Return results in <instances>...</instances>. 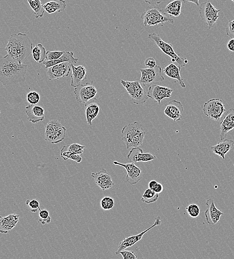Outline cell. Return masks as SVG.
<instances>
[{"mask_svg": "<svg viewBox=\"0 0 234 259\" xmlns=\"http://www.w3.org/2000/svg\"><path fill=\"white\" fill-rule=\"evenodd\" d=\"M0 114H1V111H0Z\"/></svg>", "mask_w": 234, "mask_h": 259, "instance_id": "f907efd6", "label": "cell"}, {"mask_svg": "<svg viewBox=\"0 0 234 259\" xmlns=\"http://www.w3.org/2000/svg\"><path fill=\"white\" fill-rule=\"evenodd\" d=\"M161 218L160 216H158L156 218V220L153 225L149 229L145 231L144 232L140 233V234L133 235L130 237H128L126 238H124L122 241L119 243L118 246V250L115 252L116 255H119V253L123 250H125L128 248H130L133 245H135L143 238V236L148 232L151 231L153 228H155L156 226H159L161 224Z\"/></svg>", "mask_w": 234, "mask_h": 259, "instance_id": "5bb4252c", "label": "cell"}, {"mask_svg": "<svg viewBox=\"0 0 234 259\" xmlns=\"http://www.w3.org/2000/svg\"><path fill=\"white\" fill-rule=\"evenodd\" d=\"M26 204L33 213H36L41 209L40 204L36 199L27 200Z\"/></svg>", "mask_w": 234, "mask_h": 259, "instance_id": "f35d334b", "label": "cell"}, {"mask_svg": "<svg viewBox=\"0 0 234 259\" xmlns=\"http://www.w3.org/2000/svg\"><path fill=\"white\" fill-rule=\"evenodd\" d=\"M159 198V194L156 192L153 189H146L143 194L141 201L147 204L156 203Z\"/></svg>", "mask_w": 234, "mask_h": 259, "instance_id": "1f68e13d", "label": "cell"}, {"mask_svg": "<svg viewBox=\"0 0 234 259\" xmlns=\"http://www.w3.org/2000/svg\"><path fill=\"white\" fill-rule=\"evenodd\" d=\"M146 133L141 124L135 122L125 125L121 131V138L127 149L142 146Z\"/></svg>", "mask_w": 234, "mask_h": 259, "instance_id": "3957f363", "label": "cell"}, {"mask_svg": "<svg viewBox=\"0 0 234 259\" xmlns=\"http://www.w3.org/2000/svg\"><path fill=\"white\" fill-rule=\"evenodd\" d=\"M25 112L28 120L32 123L36 124L45 119V109L41 106L30 104L26 107Z\"/></svg>", "mask_w": 234, "mask_h": 259, "instance_id": "ac0fdd59", "label": "cell"}, {"mask_svg": "<svg viewBox=\"0 0 234 259\" xmlns=\"http://www.w3.org/2000/svg\"><path fill=\"white\" fill-rule=\"evenodd\" d=\"M173 91L170 88L154 84L149 87L147 94L149 99L159 105L164 99H170Z\"/></svg>", "mask_w": 234, "mask_h": 259, "instance_id": "7c38bea8", "label": "cell"}, {"mask_svg": "<svg viewBox=\"0 0 234 259\" xmlns=\"http://www.w3.org/2000/svg\"><path fill=\"white\" fill-rule=\"evenodd\" d=\"M148 38L154 41L158 48L166 55L170 57L173 62H176L179 67L182 69L185 67L188 63L187 58H184L178 55L175 52L173 46L163 41L159 35L153 32L148 35Z\"/></svg>", "mask_w": 234, "mask_h": 259, "instance_id": "5b68a950", "label": "cell"}, {"mask_svg": "<svg viewBox=\"0 0 234 259\" xmlns=\"http://www.w3.org/2000/svg\"><path fill=\"white\" fill-rule=\"evenodd\" d=\"M61 156L65 160L70 159L77 162L78 163H81L82 160V158L80 155L72 152L65 151L63 148L61 150Z\"/></svg>", "mask_w": 234, "mask_h": 259, "instance_id": "d6a6232c", "label": "cell"}, {"mask_svg": "<svg viewBox=\"0 0 234 259\" xmlns=\"http://www.w3.org/2000/svg\"><path fill=\"white\" fill-rule=\"evenodd\" d=\"M128 158L131 163L138 162H149L156 158V156L151 153H144L139 147L132 148L128 155Z\"/></svg>", "mask_w": 234, "mask_h": 259, "instance_id": "44dd1931", "label": "cell"}, {"mask_svg": "<svg viewBox=\"0 0 234 259\" xmlns=\"http://www.w3.org/2000/svg\"><path fill=\"white\" fill-rule=\"evenodd\" d=\"M182 0H174L167 4L162 11L167 15L178 17L182 13Z\"/></svg>", "mask_w": 234, "mask_h": 259, "instance_id": "f1b7e54d", "label": "cell"}, {"mask_svg": "<svg viewBox=\"0 0 234 259\" xmlns=\"http://www.w3.org/2000/svg\"><path fill=\"white\" fill-rule=\"evenodd\" d=\"M182 1L184 3H192L195 4L197 6H199V0H182Z\"/></svg>", "mask_w": 234, "mask_h": 259, "instance_id": "7dc6e473", "label": "cell"}, {"mask_svg": "<svg viewBox=\"0 0 234 259\" xmlns=\"http://www.w3.org/2000/svg\"><path fill=\"white\" fill-rule=\"evenodd\" d=\"M206 205L208 207V209L205 212L206 220L208 224L214 225L220 221L221 216L224 213L216 207L212 199L208 200Z\"/></svg>", "mask_w": 234, "mask_h": 259, "instance_id": "d6986e66", "label": "cell"}, {"mask_svg": "<svg viewBox=\"0 0 234 259\" xmlns=\"http://www.w3.org/2000/svg\"><path fill=\"white\" fill-rule=\"evenodd\" d=\"M140 72L141 78L140 81L144 86L150 87L164 79L161 74V68L157 65L153 69H141Z\"/></svg>", "mask_w": 234, "mask_h": 259, "instance_id": "30bf717a", "label": "cell"}, {"mask_svg": "<svg viewBox=\"0 0 234 259\" xmlns=\"http://www.w3.org/2000/svg\"><path fill=\"white\" fill-rule=\"evenodd\" d=\"M124 259H136L138 255L133 251L122 250L120 253Z\"/></svg>", "mask_w": 234, "mask_h": 259, "instance_id": "60d3db41", "label": "cell"}, {"mask_svg": "<svg viewBox=\"0 0 234 259\" xmlns=\"http://www.w3.org/2000/svg\"><path fill=\"white\" fill-rule=\"evenodd\" d=\"M145 63L148 69H153L156 66V62L155 59L152 57L147 58L145 60Z\"/></svg>", "mask_w": 234, "mask_h": 259, "instance_id": "7bdbcfd3", "label": "cell"}, {"mask_svg": "<svg viewBox=\"0 0 234 259\" xmlns=\"http://www.w3.org/2000/svg\"><path fill=\"white\" fill-rule=\"evenodd\" d=\"M122 85L130 96L132 103L135 104H143L148 100V97L139 79L134 81L121 80Z\"/></svg>", "mask_w": 234, "mask_h": 259, "instance_id": "8992f818", "label": "cell"}, {"mask_svg": "<svg viewBox=\"0 0 234 259\" xmlns=\"http://www.w3.org/2000/svg\"><path fill=\"white\" fill-rule=\"evenodd\" d=\"M184 112L183 104L179 101L173 100L166 105L164 114L175 122L182 120Z\"/></svg>", "mask_w": 234, "mask_h": 259, "instance_id": "2e32d148", "label": "cell"}, {"mask_svg": "<svg viewBox=\"0 0 234 259\" xmlns=\"http://www.w3.org/2000/svg\"><path fill=\"white\" fill-rule=\"evenodd\" d=\"M100 110V104L95 97L85 104V116L88 125H92V121L98 116Z\"/></svg>", "mask_w": 234, "mask_h": 259, "instance_id": "7402d4cb", "label": "cell"}, {"mask_svg": "<svg viewBox=\"0 0 234 259\" xmlns=\"http://www.w3.org/2000/svg\"><path fill=\"white\" fill-rule=\"evenodd\" d=\"M157 182L156 181L152 180L149 182L148 187L149 188L153 189L156 185Z\"/></svg>", "mask_w": 234, "mask_h": 259, "instance_id": "c3c4849f", "label": "cell"}, {"mask_svg": "<svg viewBox=\"0 0 234 259\" xmlns=\"http://www.w3.org/2000/svg\"><path fill=\"white\" fill-rule=\"evenodd\" d=\"M72 70L71 63L63 62L49 68L47 75L50 80L68 77Z\"/></svg>", "mask_w": 234, "mask_h": 259, "instance_id": "9a60e30c", "label": "cell"}, {"mask_svg": "<svg viewBox=\"0 0 234 259\" xmlns=\"http://www.w3.org/2000/svg\"><path fill=\"white\" fill-rule=\"evenodd\" d=\"M31 9L34 12L35 18H42L45 13V9L41 0H27Z\"/></svg>", "mask_w": 234, "mask_h": 259, "instance_id": "4dcf8cb0", "label": "cell"}, {"mask_svg": "<svg viewBox=\"0 0 234 259\" xmlns=\"http://www.w3.org/2000/svg\"></svg>", "mask_w": 234, "mask_h": 259, "instance_id": "816d5d0a", "label": "cell"}, {"mask_svg": "<svg viewBox=\"0 0 234 259\" xmlns=\"http://www.w3.org/2000/svg\"><path fill=\"white\" fill-rule=\"evenodd\" d=\"M188 215L193 218L198 217L200 213L199 207L195 204H191L186 207Z\"/></svg>", "mask_w": 234, "mask_h": 259, "instance_id": "74e56055", "label": "cell"}, {"mask_svg": "<svg viewBox=\"0 0 234 259\" xmlns=\"http://www.w3.org/2000/svg\"><path fill=\"white\" fill-rule=\"evenodd\" d=\"M114 201L110 197H105L100 202L101 207L104 210H110L114 207Z\"/></svg>", "mask_w": 234, "mask_h": 259, "instance_id": "d590c367", "label": "cell"}, {"mask_svg": "<svg viewBox=\"0 0 234 259\" xmlns=\"http://www.w3.org/2000/svg\"><path fill=\"white\" fill-rule=\"evenodd\" d=\"M227 48L230 51L234 52V39H231L228 42L227 44Z\"/></svg>", "mask_w": 234, "mask_h": 259, "instance_id": "bcb514c9", "label": "cell"}, {"mask_svg": "<svg viewBox=\"0 0 234 259\" xmlns=\"http://www.w3.org/2000/svg\"><path fill=\"white\" fill-rule=\"evenodd\" d=\"M226 111L223 101L219 99L210 100L205 104L203 108L205 115L215 121L220 120Z\"/></svg>", "mask_w": 234, "mask_h": 259, "instance_id": "ba28073f", "label": "cell"}, {"mask_svg": "<svg viewBox=\"0 0 234 259\" xmlns=\"http://www.w3.org/2000/svg\"><path fill=\"white\" fill-rule=\"evenodd\" d=\"M71 68L72 70L71 86L76 88L87 78V71L84 66L76 67L74 64H71Z\"/></svg>", "mask_w": 234, "mask_h": 259, "instance_id": "cb8c5ba5", "label": "cell"}, {"mask_svg": "<svg viewBox=\"0 0 234 259\" xmlns=\"http://www.w3.org/2000/svg\"><path fill=\"white\" fill-rule=\"evenodd\" d=\"M66 6L64 0H53L43 5L45 10L49 14L64 11Z\"/></svg>", "mask_w": 234, "mask_h": 259, "instance_id": "83f0119b", "label": "cell"}, {"mask_svg": "<svg viewBox=\"0 0 234 259\" xmlns=\"http://www.w3.org/2000/svg\"><path fill=\"white\" fill-rule=\"evenodd\" d=\"M78 58L74 57V53L73 52L64 51L63 55L58 59L51 61L45 60L43 63L45 66V69H48L49 68L54 66V65L63 62H69L71 64H76L78 62Z\"/></svg>", "mask_w": 234, "mask_h": 259, "instance_id": "484cf974", "label": "cell"}, {"mask_svg": "<svg viewBox=\"0 0 234 259\" xmlns=\"http://www.w3.org/2000/svg\"><path fill=\"white\" fill-rule=\"evenodd\" d=\"M32 43L26 34H12L5 50L13 58L23 62L32 53Z\"/></svg>", "mask_w": 234, "mask_h": 259, "instance_id": "7a4b0ae2", "label": "cell"}, {"mask_svg": "<svg viewBox=\"0 0 234 259\" xmlns=\"http://www.w3.org/2000/svg\"><path fill=\"white\" fill-rule=\"evenodd\" d=\"M234 129V109L229 110L220 123V139H226L227 134Z\"/></svg>", "mask_w": 234, "mask_h": 259, "instance_id": "ffe728a7", "label": "cell"}, {"mask_svg": "<svg viewBox=\"0 0 234 259\" xmlns=\"http://www.w3.org/2000/svg\"><path fill=\"white\" fill-rule=\"evenodd\" d=\"M66 129L57 120L50 121L45 128V140L52 144L62 142L65 138Z\"/></svg>", "mask_w": 234, "mask_h": 259, "instance_id": "52a82bcc", "label": "cell"}, {"mask_svg": "<svg viewBox=\"0 0 234 259\" xmlns=\"http://www.w3.org/2000/svg\"><path fill=\"white\" fill-rule=\"evenodd\" d=\"M46 50L42 44L36 45L32 50V57L40 63H43L46 59Z\"/></svg>", "mask_w": 234, "mask_h": 259, "instance_id": "f546056e", "label": "cell"}, {"mask_svg": "<svg viewBox=\"0 0 234 259\" xmlns=\"http://www.w3.org/2000/svg\"><path fill=\"white\" fill-rule=\"evenodd\" d=\"M40 100L41 96L37 91H30L26 95L27 102L30 104H37L40 102Z\"/></svg>", "mask_w": 234, "mask_h": 259, "instance_id": "e575fe53", "label": "cell"}, {"mask_svg": "<svg viewBox=\"0 0 234 259\" xmlns=\"http://www.w3.org/2000/svg\"><path fill=\"white\" fill-rule=\"evenodd\" d=\"M38 221L43 225L49 224L52 221L49 211L47 209H40L39 211Z\"/></svg>", "mask_w": 234, "mask_h": 259, "instance_id": "836d02e7", "label": "cell"}, {"mask_svg": "<svg viewBox=\"0 0 234 259\" xmlns=\"http://www.w3.org/2000/svg\"><path fill=\"white\" fill-rule=\"evenodd\" d=\"M226 34L231 39H234V20L229 22L226 28Z\"/></svg>", "mask_w": 234, "mask_h": 259, "instance_id": "b9f144b4", "label": "cell"}, {"mask_svg": "<svg viewBox=\"0 0 234 259\" xmlns=\"http://www.w3.org/2000/svg\"><path fill=\"white\" fill-rule=\"evenodd\" d=\"M91 176L95 180L96 185L103 191L111 188L115 184L112 177L105 169L92 173Z\"/></svg>", "mask_w": 234, "mask_h": 259, "instance_id": "e0dca14e", "label": "cell"}, {"mask_svg": "<svg viewBox=\"0 0 234 259\" xmlns=\"http://www.w3.org/2000/svg\"><path fill=\"white\" fill-rule=\"evenodd\" d=\"M230 1H233L234 2V0H230Z\"/></svg>", "mask_w": 234, "mask_h": 259, "instance_id": "681fc988", "label": "cell"}, {"mask_svg": "<svg viewBox=\"0 0 234 259\" xmlns=\"http://www.w3.org/2000/svg\"><path fill=\"white\" fill-rule=\"evenodd\" d=\"M27 68V65L14 59L8 54L0 56V82L4 86L24 82Z\"/></svg>", "mask_w": 234, "mask_h": 259, "instance_id": "6da1fadb", "label": "cell"}, {"mask_svg": "<svg viewBox=\"0 0 234 259\" xmlns=\"http://www.w3.org/2000/svg\"><path fill=\"white\" fill-rule=\"evenodd\" d=\"M65 147L67 149L66 151L72 152L80 155L83 154L85 148V146H82L77 143H74L68 146H65Z\"/></svg>", "mask_w": 234, "mask_h": 259, "instance_id": "8d00e7d4", "label": "cell"}, {"mask_svg": "<svg viewBox=\"0 0 234 259\" xmlns=\"http://www.w3.org/2000/svg\"><path fill=\"white\" fill-rule=\"evenodd\" d=\"M145 26H155L160 24L168 22L174 24V19L166 15L162 9L157 6L147 7L142 15Z\"/></svg>", "mask_w": 234, "mask_h": 259, "instance_id": "277c9868", "label": "cell"}, {"mask_svg": "<svg viewBox=\"0 0 234 259\" xmlns=\"http://www.w3.org/2000/svg\"><path fill=\"white\" fill-rule=\"evenodd\" d=\"M64 52V51H48L46 53V61L56 60L60 58Z\"/></svg>", "mask_w": 234, "mask_h": 259, "instance_id": "ab89813d", "label": "cell"}, {"mask_svg": "<svg viewBox=\"0 0 234 259\" xmlns=\"http://www.w3.org/2000/svg\"><path fill=\"white\" fill-rule=\"evenodd\" d=\"M113 164L124 168L127 173L126 181L130 185L137 184L141 180L142 176V170L136 166L134 163L122 164L117 161H113Z\"/></svg>", "mask_w": 234, "mask_h": 259, "instance_id": "4fadbf2b", "label": "cell"}, {"mask_svg": "<svg viewBox=\"0 0 234 259\" xmlns=\"http://www.w3.org/2000/svg\"><path fill=\"white\" fill-rule=\"evenodd\" d=\"M143 1L148 4L156 5L168 1V0H143Z\"/></svg>", "mask_w": 234, "mask_h": 259, "instance_id": "ee69618b", "label": "cell"}, {"mask_svg": "<svg viewBox=\"0 0 234 259\" xmlns=\"http://www.w3.org/2000/svg\"><path fill=\"white\" fill-rule=\"evenodd\" d=\"M234 145V141L225 139L221 142L211 147V150L214 154L225 159L226 155L232 149Z\"/></svg>", "mask_w": 234, "mask_h": 259, "instance_id": "d4e9b609", "label": "cell"}, {"mask_svg": "<svg viewBox=\"0 0 234 259\" xmlns=\"http://www.w3.org/2000/svg\"><path fill=\"white\" fill-rule=\"evenodd\" d=\"M181 69L174 63H171L163 70V73L167 77L178 81L180 86L184 88L186 85L183 78L181 76L180 72Z\"/></svg>", "mask_w": 234, "mask_h": 259, "instance_id": "4316f807", "label": "cell"}, {"mask_svg": "<svg viewBox=\"0 0 234 259\" xmlns=\"http://www.w3.org/2000/svg\"><path fill=\"white\" fill-rule=\"evenodd\" d=\"M20 215L16 214L6 217L0 216V233L7 234L15 228L19 221Z\"/></svg>", "mask_w": 234, "mask_h": 259, "instance_id": "603a6c76", "label": "cell"}, {"mask_svg": "<svg viewBox=\"0 0 234 259\" xmlns=\"http://www.w3.org/2000/svg\"><path fill=\"white\" fill-rule=\"evenodd\" d=\"M221 10H217L210 1L202 4L199 9V16L211 29L214 27L219 18V13Z\"/></svg>", "mask_w": 234, "mask_h": 259, "instance_id": "9c48e42d", "label": "cell"}, {"mask_svg": "<svg viewBox=\"0 0 234 259\" xmlns=\"http://www.w3.org/2000/svg\"><path fill=\"white\" fill-rule=\"evenodd\" d=\"M153 189L157 193L159 194L163 191V187L161 183L157 182L156 186L153 188Z\"/></svg>", "mask_w": 234, "mask_h": 259, "instance_id": "f6af8a7d", "label": "cell"}, {"mask_svg": "<svg viewBox=\"0 0 234 259\" xmlns=\"http://www.w3.org/2000/svg\"><path fill=\"white\" fill-rule=\"evenodd\" d=\"M74 93L77 102L85 104L95 98L97 93V90L93 83L87 82L85 85L80 84L76 87Z\"/></svg>", "mask_w": 234, "mask_h": 259, "instance_id": "8fae6325", "label": "cell"}]
</instances>
